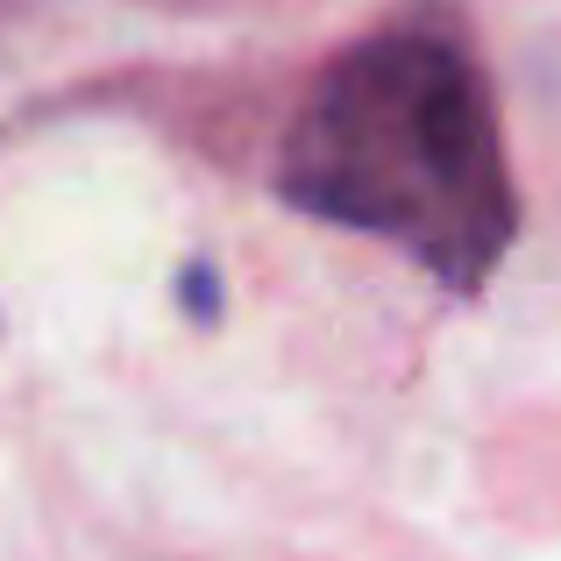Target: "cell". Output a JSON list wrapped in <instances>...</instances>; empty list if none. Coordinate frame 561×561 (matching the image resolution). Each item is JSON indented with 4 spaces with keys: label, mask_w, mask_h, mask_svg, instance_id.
Returning <instances> with one entry per match:
<instances>
[{
    "label": "cell",
    "mask_w": 561,
    "mask_h": 561,
    "mask_svg": "<svg viewBox=\"0 0 561 561\" xmlns=\"http://www.w3.org/2000/svg\"><path fill=\"white\" fill-rule=\"evenodd\" d=\"M277 199L405 249L448 291L491 285L519 234V185L477 50L440 22L334 50L285 128Z\"/></svg>",
    "instance_id": "6da1fadb"
},
{
    "label": "cell",
    "mask_w": 561,
    "mask_h": 561,
    "mask_svg": "<svg viewBox=\"0 0 561 561\" xmlns=\"http://www.w3.org/2000/svg\"><path fill=\"white\" fill-rule=\"evenodd\" d=\"M185 299H192V313H199V320H214V271H206V263H192V271H185Z\"/></svg>",
    "instance_id": "7a4b0ae2"
}]
</instances>
